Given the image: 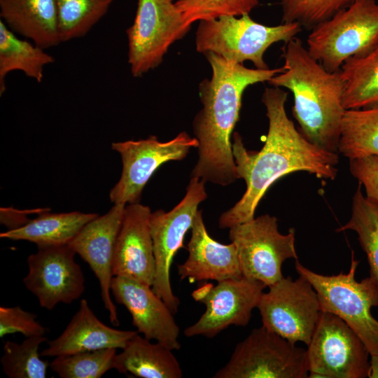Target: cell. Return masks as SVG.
I'll return each mask as SVG.
<instances>
[{
	"instance_id": "6da1fadb",
	"label": "cell",
	"mask_w": 378,
	"mask_h": 378,
	"mask_svg": "<svg viewBox=\"0 0 378 378\" xmlns=\"http://www.w3.org/2000/svg\"><path fill=\"white\" fill-rule=\"evenodd\" d=\"M288 93L280 88H265L262 102L269 120L268 133L259 151L248 150L237 132L232 134V149L239 178L246 189L241 198L219 218L220 228L254 218L255 209L269 188L278 179L296 172H307L317 178L333 180L337 174V153L310 142L288 117Z\"/></svg>"
},
{
	"instance_id": "7a4b0ae2",
	"label": "cell",
	"mask_w": 378,
	"mask_h": 378,
	"mask_svg": "<svg viewBox=\"0 0 378 378\" xmlns=\"http://www.w3.org/2000/svg\"><path fill=\"white\" fill-rule=\"evenodd\" d=\"M212 70L210 79L199 85L202 108L192 122L198 141V160L191 177L225 186L239 178L232 149V134L239 119L241 98L251 85L269 81L283 71L250 69L209 52L204 54Z\"/></svg>"
},
{
	"instance_id": "3957f363",
	"label": "cell",
	"mask_w": 378,
	"mask_h": 378,
	"mask_svg": "<svg viewBox=\"0 0 378 378\" xmlns=\"http://www.w3.org/2000/svg\"><path fill=\"white\" fill-rule=\"evenodd\" d=\"M282 57L283 71L268 83L292 92L293 115L301 133L317 146L338 153L346 111L342 102L344 85L340 71L326 70L296 37L285 43Z\"/></svg>"
},
{
	"instance_id": "277c9868",
	"label": "cell",
	"mask_w": 378,
	"mask_h": 378,
	"mask_svg": "<svg viewBox=\"0 0 378 378\" xmlns=\"http://www.w3.org/2000/svg\"><path fill=\"white\" fill-rule=\"evenodd\" d=\"M358 261L351 252L347 273L326 276L318 274L296 260L295 270L316 291L321 311L341 318L361 339L370 356V377H378V321L371 308L378 306V281L372 276L357 281Z\"/></svg>"
},
{
	"instance_id": "5b68a950",
	"label": "cell",
	"mask_w": 378,
	"mask_h": 378,
	"mask_svg": "<svg viewBox=\"0 0 378 378\" xmlns=\"http://www.w3.org/2000/svg\"><path fill=\"white\" fill-rule=\"evenodd\" d=\"M298 22L267 26L254 21L248 14L223 15L200 21L195 46L200 53L212 52L226 60L242 64L251 61L258 69H270L264 60L273 43H288L302 31Z\"/></svg>"
},
{
	"instance_id": "8992f818",
	"label": "cell",
	"mask_w": 378,
	"mask_h": 378,
	"mask_svg": "<svg viewBox=\"0 0 378 378\" xmlns=\"http://www.w3.org/2000/svg\"><path fill=\"white\" fill-rule=\"evenodd\" d=\"M307 44L309 54L326 70L339 71L348 59L378 45V3L354 0L312 29Z\"/></svg>"
},
{
	"instance_id": "52a82bcc",
	"label": "cell",
	"mask_w": 378,
	"mask_h": 378,
	"mask_svg": "<svg viewBox=\"0 0 378 378\" xmlns=\"http://www.w3.org/2000/svg\"><path fill=\"white\" fill-rule=\"evenodd\" d=\"M307 351L262 326L239 342L214 378H305Z\"/></svg>"
},
{
	"instance_id": "ba28073f",
	"label": "cell",
	"mask_w": 378,
	"mask_h": 378,
	"mask_svg": "<svg viewBox=\"0 0 378 378\" xmlns=\"http://www.w3.org/2000/svg\"><path fill=\"white\" fill-rule=\"evenodd\" d=\"M307 360L310 378L369 377L370 356L358 335L338 316L321 311Z\"/></svg>"
},
{
	"instance_id": "9c48e42d",
	"label": "cell",
	"mask_w": 378,
	"mask_h": 378,
	"mask_svg": "<svg viewBox=\"0 0 378 378\" xmlns=\"http://www.w3.org/2000/svg\"><path fill=\"white\" fill-rule=\"evenodd\" d=\"M173 0H138L133 24L126 30L128 63L134 77L159 66L171 45L190 29Z\"/></svg>"
},
{
	"instance_id": "30bf717a",
	"label": "cell",
	"mask_w": 378,
	"mask_h": 378,
	"mask_svg": "<svg viewBox=\"0 0 378 378\" xmlns=\"http://www.w3.org/2000/svg\"><path fill=\"white\" fill-rule=\"evenodd\" d=\"M229 230L243 276L260 281L267 287L284 277L281 266L286 260L298 259L295 230L290 228L288 234H281L275 216H260Z\"/></svg>"
},
{
	"instance_id": "8fae6325",
	"label": "cell",
	"mask_w": 378,
	"mask_h": 378,
	"mask_svg": "<svg viewBox=\"0 0 378 378\" xmlns=\"http://www.w3.org/2000/svg\"><path fill=\"white\" fill-rule=\"evenodd\" d=\"M204 183L198 177H191L184 197L176 206L169 211L159 209L150 215L155 260V276L152 289L174 314L178 312L180 300L172 288L170 269L176 253L184 248V238L191 230L198 206L207 197Z\"/></svg>"
},
{
	"instance_id": "7c38bea8",
	"label": "cell",
	"mask_w": 378,
	"mask_h": 378,
	"mask_svg": "<svg viewBox=\"0 0 378 378\" xmlns=\"http://www.w3.org/2000/svg\"><path fill=\"white\" fill-rule=\"evenodd\" d=\"M261 295L257 308L262 326L287 340L307 345L321 312L318 294L303 276L283 277Z\"/></svg>"
},
{
	"instance_id": "4fadbf2b",
	"label": "cell",
	"mask_w": 378,
	"mask_h": 378,
	"mask_svg": "<svg viewBox=\"0 0 378 378\" xmlns=\"http://www.w3.org/2000/svg\"><path fill=\"white\" fill-rule=\"evenodd\" d=\"M198 141L187 132H181L166 142L150 136L138 141L112 143L111 148L122 160V169L119 181L109 192L115 204L139 203L142 191L154 172L164 163L184 159Z\"/></svg>"
},
{
	"instance_id": "5bb4252c",
	"label": "cell",
	"mask_w": 378,
	"mask_h": 378,
	"mask_svg": "<svg viewBox=\"0 0 378 378\" xmlns=\"http://www.w3.org/2000/svg\"><path fill=\"white\" fill-rule=\"evenodd\" d=\"M266 287L260 281L244 276L216 285L203 284L193 290L192 297L205 306V312L184 330V335L212 338L230 326H247Z\"/></svg>"
},
{
	"instance_id": "9a60e30c",
	"label": "cell",
	"mask_w": 378,
	"mask_h": 378,
	"mask_svg": "<svg viewBox=\"0 0 378 378\" xmlns=\"http://www.w3.org/2000/svg\"><path fill=\"white\" fill-rule=\"evenodd\" d=\"M27 258L26 288L48 310L59 303L71 304L85 290V277L76 262V253L68 244L38 246Z\"/></svg>"
},
{
	"instance_id": "2e32d148",
	"label": "cell",
	"mask_w": 378,
	"mask_h": 378,
	"mask_svg": "<svg viewBox=\"0 0 378 378\" xmlns=\"http://www.w3.org/2000/svg\"><path fill=\"white\" fill-rule=\"evenodd\" d=\"M125 204H117L103 216L86 223L69 243L70 248L90 266L97 279L104 308L111 323L119 325L118 312L111 297L115 243L124 217Z\"/></svg>"
},
{
	"instance_id": "e0dca14e",
	"label": "cell",
	"mask_w": 378,
	"mask_h": 378,
	"mask_svg": "<svg viewBox=\"0 0 378 378\" xmlns=\"http://www.w3.org/2000/svg\"><path fill=\"white\" fill-rule=\"evenodd\" d=\"M111 292L115 302L130 312L139 333L173 351L181 348L180 329L174 314L152 287L127 278L113 276Z\"/></svg>"
},
{
	"instance_id": "ac0fdd59",
	"label": "cell",
	"mask_w": 378,
	"mask_h": 378,
	"mask_svg": "<svg viewBox=\"0 0 378 378\" xmlns=\"http://www.w3.org/2000/svg\"><path fill=\"white\" fill-rule=\"evenodd\" d=\"M151 213L148 206L139 202L125 206L113 264L114 276L127 278L150 287L155 276Z\"/></svg>"
},
{
	"instance_id": "d6986e66",
	"label": "cell",
	"mask_w": 378,
	"mask_h": 378,
	"mask_svg": "<svg viewBox=\"0 0 378 378\" xmlns=\"http://www.w3.org/2000/svg\"><path fill=\"white\" fill-rule=\"evenodd\" d=\"M188 251L186 261L177 266L178 274L182 280L218 282L243 276L236 246L232 242L220 244L209 236L202 210L197 212L191 227Z\"/></svg>"
},
{
	"instance_id": "ffe728a7",
	"label": "cell",
	"mask_w": 378,
	"mask_h": 378,
	"mask_svg": "<svg viewBox=\"0 0 378 378\" xmlns=\"http://www.w3.org/2000/svg\"><path fill=\"white\" fill-rule=\"evenodd\" d=\"M137 333L106 326L96 316L88 301L82 299L63 332L49 341L40 354L42 357H56L106 348L122 349Z\"/></svg>"
},
{
	"instance_id": "44dd1931",
	"label": "cell",
	"mask_w": 378,
	"mask_h": 378,
	"mask_svg": "<svg viewBox=\"0 0 378 378\" xmlns=\"http://www.w3.org/2000/svg\"><path fill=\"white\" fill-rule=\"evenodd\" d=\"M0 17L15 34L43 49L61 43L56 0H0Z\"/></svg>"
},
{
	"instance_id": "7402d4cb",
	"label": "cell",
	"mask_w": 378,
	"mask_h": 378,
	"mask_svg": "<svg viewBox=\"0 0 378 378\" xmlns=\"http://www.w3.org/2000/svg\"><path fill=\"white\" fill-rule=\"evenodd\" d=\"M172 351L137 333L116 354L114 369L141 378H181L182 369Z\"/></svg>"
},
{
	"instance_id": "603a6c76",
	"label": "cell",
	"mask_w": 378,
	"mask_h": 378,
	"mask_svg": "<svg viewBox=\"0 0 378 378\" xmlns=\"http://www.w3.org/2000/svg\"><path fill=\"white\" fill-rule=\"evenodd\" d=\"M97 216L80 211L45 212L20 227L1 232L0 237L28 241L37 246L69 244L82 227Z\"/></svg>"
},
{
	"instance_id": "cb8c5ba5",
	"label": "cell",
	"mask_w": 378,
	"mask_h": 378,
	"mask_svg": "<svg viewBox=\"0 0 378 378\" xmlns=\"http://www.w3.org/2000/svg\"><path fill=\"white\" fill-rule=\"evenodd\" d=\"M55 62L45 49L33 42L18 38L0 20V95L6 91V77L13 71L23 74L41 83L44 68Z\"/></svg>"
},
{
	"instance_id": "d4e9b609",
	"label": "cell",
	"mask_w": 378,
	"mask_h": 378,
	"mask_svg": "<svg viewBox=\"0 0 378 378\" xmlns=\"http://www.w3.org/2000/svg\"><path fill=\"white\" fill-rule=\"evenodd\" d=\"M344 82L345 110L378 106V45L363 55L348 59L340 70Z\"/></svg>"
},
{
	"instance_id": "484cf974",
	"label": "cell",
	"mask_w": 378,
	"mask_h": 378,
	"mask_svg": "<svg viewBox=\"0 0 378 378\" xmlns=\"http://www.w3.org/2000/svg\"><path fill=\"white\" fill-rule=\"evenodd\" d=\"M338 153L349 160L378 156V106L346 110Z\"/></svg>"
},
{
	"instance_id": "4316f807",
	"label": "cell",
	"mask_w": 378,
	"mask_h": 378,
	"mask_svg": "<svg viewBox=\"0 0 378 378\" xmlns=\"http://www.w3.org/2000/svg\"><path fill=\"white\" fill-rule=\"evenodd\" d=\"M348 230L356 232L367 255L370 275L378 281V204L363 195L360 183L352 199L350 219L336 231Z\"/></svg>"
},
{
	"instance_id": "83f0119b",
	"label": "cell",
	"mask_w": 378,
	"mask_h": 378,
	"mask_svg": "<svg viewBox=\"0 0 378 378\" xmlns=\"http://www.w3.org/2000/svg\"><path fill=\"white\" fill-rule=\"evenodd\" d=\"M113 0H56L61 43L85 36L106 15Z\"/></svg>"
},
{
	"instance_id": "f1b7e54d",
	"label": "cell",
	"mask_w": 378,
	"mask_h": 378,
	"mask_svg": "<svg viewBox=\"0 0 378 378\" xmlns=\"http://www.w3.org/2000/svg\"><path fill=\"white\" fill-rule=\"evenodd\" d=\"M47 340L45 335L26 337L20 344L7 340L0 359L4 374L9 378H46L50 364L38 351Z\"/></svg>"
},
{
	"instance_id": "f546056e",
	"label": "cell",
	"mask_w": 378,
	"mask_h": 378,
	"mask_svg": "<svg viewBox=\"0 0 378 378\" xmlns=\"http://www.w3.org/2000/svg\"><path fill=\"white\" fill-rule=\"evenodd\" d=\"M116 350L106 348L56 356L50 367L61 378H100L114 369Z\"/></svg>"
},
{
	"instance_id": "4dcf8cb0",
	"label": "cell",
	"mask_w": 378,
	"mask_h": 378,
	"mask_svg": "<svg viewBox=\"0 0 378 378\" xmlns=\"http://www.w3.org/2000/svg\"><path fill=\"white\" fill-rule=\"evenodd\" d=\"M258 3L259 0H178L175 4L185 22L191 25L223 15L249 14Z\"/></svg>"
},
{
	"instance_id": "1f68e13d",
	"label": "cell",
	"mask_w": 378,
	"mask_h": 378,
	"mask_svg": "<svg viewBox=\"0 0 378 378\" xmlns=\"http://www.w3.org/2000/svg\"><path fill=\"white\" fill-rule=\"evenodd\" d=\"M354 0H280L284 22H298L312 29Z\"/></svg>"
},
{
	"instance_id": "d6a6232c",
	"label": "cell",
	"mask_w": 378,
	"mask_h": 378,
	"mask_svg": "<svg viewBox=\"0 0 378 378\" xmlns=\"http://www.w3.org/2000/svg\"><path fill=\"white\" fill-rule=\"evenodd\" d=\"M36 318V314L20 306L0 307V337L17 332L26 337L44 336L46 329Z\"/></svg>"
},
{
	"instance_id": "836d02e7",
	"label": "cell",
	"mask_w": 378,
	"mask_h": 378,
	"mask_svg": "<svg viewBox=\"0 0 378 378\" xmlns=\"http://www.w3.org/2000/svg\"><path fill=\"white\" fill-rule=\"evenodd\" d=\"M349 169L364 187L365 196L378 204V156L350 160Z\"/></svg>"
}]
</instances>
